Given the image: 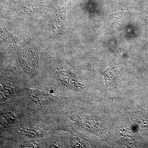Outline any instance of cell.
I'll return each instance as SVG.
<instances>
[{
	"mask_svg": "<svg viewBox=\"0 0 148 148\" xmlns=\"http://www.w3.org/2000/svg\"><path fill=\"white\" fill-rule=\"evenodd\" d=\"M107 87L114 85L116 78V73L113 68H109L102 73Z\"/></svg>",
	"mask_w": 148,
	"mask_h": 148,
	"instance_id": "cell-1",
	"label": "cell"
},
{
	"mask_svg": "<svg viewBox=\"0 0 148 148\" xmlns=\"http://www.w3.org/2000/svg\"><path fill=\"white\" fill-rule=\"evenodd\" d=\"M72 146L73 147L80 148L82 147L83 146L81 143L79 142L78 140L74 139L71 142Z\"/></svg>",
	"mask_w": 148,
	"mask_h": 148,
	"instance_id": "cell-3",
	"label": "cell"
},
{
	"mask_svg": "<svg viewBox=\"0 0 148 148\" xmlns=\"http://www.w3.org/2000/svg\"><path fill=\"white\" fill-rule=\"evenodd\" d=\"M31 97L34 102L39 103H44L47 100V96L40 91H31Z\"/></svg>",
	"mask_w": 148,
	"mask_h": 148,
	"instance_id": "cell-2",
	"label": "cell"
}]
</instances>
